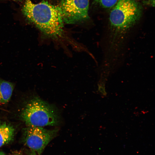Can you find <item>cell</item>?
<instances>
[{"label":"cell","mask_w":155,"mask_h":155,"mask_svg":"<svg viewBox=\"0 0 155 155\" xmlns=\"http://www.w3.org/2000/svg\"><path fill=\"white\" fill-rule=\"evenodd\" d=\"M11 155H21L20 154H13Z\"/></svg>","instance_id":"cell-12"},{"label":"cell","mask_w":155,"mask_h":155,"mask_svg":"<svg viewBox=\"0 0 155 155\" xmlns=\"http://www.w3.org/2000/svg\"><path fill=\"white\" fill-rule=\"evenodd\" d=\"M14 133L15 129L10 124L5 122L0 123V148L11 142Z\"/></svg>","instance_id":"cell-6"},{"label":"cell","mask_w":155,"mask_h":155,"mask_svg":"<svg viewBox=\"0 0 155 155\" xmlns=\"http://www.w3.org/2000/svg\"><path fill=\"white\" fill-rule=\"evenodd\" d=\"M29 155H37L36 153L34 151L31 150Z\"/></svg>","instance_id":"cell-10"},{"label":"cell","mask_w":155,"mask_h":155,"mask_svg":"<svg viewBox=\"0 0 155 155\" xmlns=\"http://www.w3.org/2000/svg\"><path fill=\"white\" fill-rule=\"evenodd\" d=\"M22 11L45 36L54 39L62 36L64 22L58 6L44 0L35 4L30 0H26Z\"/></svg>","instance_id":"cell-2"},{"label":"cell","mask_w":155,"mask_h":155,"mask_svg":"<svg viewBox=\"0 0 155 155\" xmlns=\"http://www.w3.org/2000/svg\"><path fill=\"white\" fill-rule=\"evenodd\" d=\"M15 0V1H16V0Z\"/></svg>","instance_id":"cell-13"},{"label":"cell","mask_w":155,"mask_h":155,"mask_svg":"<svg viewBox=\"0 0 155 155\" xmlns=\"http://www.w3.org/2000/svg\"><path fill=\"white\" fill-rule=\"evenodd\" d=\"M89 0H59L58 6L63 22L73 24L89 18Z\"/></svg>","instance_id":"cell-5"},{"label":"cell","mask_w":155,"mask_h":155,"mask_svg":"<svg viewBox=\"0 0 155 155\" xmlns=\"http://www.w3.org/2000/svg\"><path fill=\"white\" fill-rule=\"evenodd\" d=\"M14 87L13 83L0 78V103L5 104L9 101Z\"/></svg>","instance_id":"cell-7"},{"label":"cell","mask_w":155,"mask_h":155,"mask_svg":"<svg viewBox=\"0 0 155 155\" xmlns=\"http://www.w3.org/2000/svg\"><path fill=\"white\" fill-rule=\"evenodd\" d=\"M58 130H48L42 127L28 126L24 131V142L31 150L40 155L50 142L56 135Z\"/></svg>","instance_id":"cell-4"},{"label":"cell","mask_w":155,"mask_h":155,"mask_svg":"<svg viewBox=\"0 0 155 155\" xmlns=\"http://www.w3.org/2000/svg\"><path fill=\"white\" fill-rule=\"evenodd\" d=\"M97 5L105 9L112 8L116 4L118 0H93Z\"/></svg>","instance_id":"cell-8"},{"label":"cell","mask_w":155,"mask_h":155,"mask_svg":"<svg viewBox=\"0 0 155 155\" xmlns=\"http://www.w3.org/2000/svg\"><path fill=\"white\" fill-rule=\"evenodd\" d=\"M142 3L144 5H150L154 7L155 6V0H146L142 1Z\"/></svg>","instance_id":"cell-9"},{"label":"cell","mask_w":155,"mask_h":155,"mask_svg":"<svg viewBox=\"0 0 155 155\" xmlns=\"http://www.w3.org/2000/svg\"><path fill=\"white\" fill-rule=\"evenodd\" d=\"M0 155H6V154L3 152L0 151Z\"/></svg>","instance_id":"cell-11"},{"label":"cell","mask_w":155,"mask_h":155,"mask_svg":"<svg viewBox=\"0 0 155 155\" xmlns=\"http://www.w3.org/2000/svg\"><path fill=\"white\" fill-rule=\"evenodd\" d=\"M112 8L104 58L109 61H116L130 31L141 19L143 7L138 0H118Z\"/></svg>","instance_id":"cell-1"},{"label":"cell","mask_w":155,"mask_h":155,"mask_svg":"<svg viewBox=\"0 0 155 155\" xmlns=\"http://www.w3.org/2000/svg\"><path fill=\"white\" fill-rule=\"evenodd\" d=\"M28 126H55L59 122L58 112L54 107L38 97L30 100L20 114Z\"/></svg>","instance_id":"cell-3"}]
</instances>
